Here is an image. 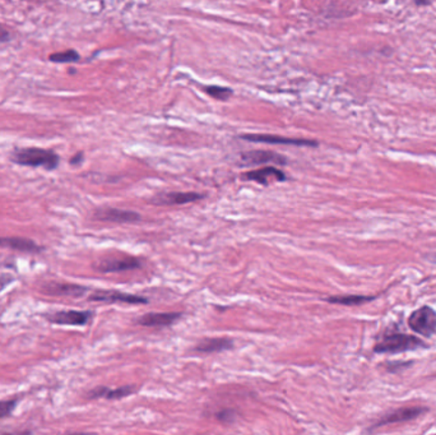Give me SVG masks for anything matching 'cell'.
Wrapping results in <instances>:
<instances>
[{
  "mask_svg": "<svg viewBox=\"0 0 436 435\" xmlns=\"http://www.w3.org/2000/svg\"><path fill=\"white\" fill-rule=\"evenodd\" d=\"M10 160L21 166L44 167L45 170H55L60 163V157L51 149L39 147L17 148Z\"/></svg>",
  "mask_w": 436,
  "mask_h": 435,
  "instance_id": "obj_1",
  "label": "cell"
},
{
  "mask_svg": "<svg viewBox=\"0 0 436 435\" xmlns=\"http://www.w3.org/2000/svg\"><path fill=\"white\" fill-rule=\"evenodd\" d=\"M426 349L420 338L406 333H388L374 347L377 353H399Z\"/></svg>",
  "mask_w": 436,
  "mask_h": 435,
  "instance_id": "obj_2",
  "label": "cell"
},
{
  "mask_svg": "<svg viewBox=\"0 0 436 435\" xmlns=\"http://www.w3.org/2000/svg\"><path fill=\"white\" fill-rule=\"evenodd\" d=\"M410 328L422 336H431L436 332V312L430 306L415 311L408 318Z\"/></svg>",
  "mask_w": 436,
  "mask_h": 435,
  "instance_id": "obj_3",
  "label": "cell"
},
{
  "mask_svg": "<svg viewBox=\"0 0 436 435\" xmlns=\"http://www.w3.org/2000/svg\"><path fill=\"white\" fill-rule=\"evenodd\" d=\"M50 323L61 326H86L92 318L93 312L91 311H61L45 315Z\"/></svg>",
  "mask_w": 436,
  "mask_h": 435,
  "instance_id": "obj_4",
  "label": "cell"
},
{
  "mask_svg": "<svg viewBox=\"0 0 436 435\" xmlns=\"http://www.w3.org/2000/svg\"><path fill=\"white\" fill-rule=\"evenodd\" d=\"M91 302L105 303H126V304H149V299L142 296L125 294L114 290H97L90 296Z\"/></svg>",
  "mask_w": 436,
  "mask_h": 435,
  "instance_id": "obj_5",
  "label": "cell"
},
{
  "mask_svg": "<svg viewBox=\"0 0 436 435\" xmlns=\"http://www.w3.org/2000/svg\"><path fill=\"white\" fill-rule=\"evenodd\" d=\"M243 140L254 142V143H268V145H286V146H300V147H316V140H298V138H286L280 136H268V134H244Z\"/></svg>",
  "mask_w": 436,
  "mask_h": 435,
  "instance_id": "obj_6",
  "label": "cell"
},
{
  "mask_svg": "<svg viewBox=\"0 0 436 435\" xmlns=\"http://www.w3.org/2000/svg\"><path fill=\"white\" fill-rule=\"evenodd\" d=\"M140 262L134 257H113L102 259L101 262L95 266V268L104 273H111V272L129 271L140 268Z\"/></svg>",
  "mask_w": 436,
  "mask_h": 435,
  "instance_id": "obj_7",
  "label": "cell"
},
{
  "mask_svg": "<svg viewBox=\"0 0 436 435\" xmlns=\"http://www.w3.org/2000/svg\"><path fill=\"white\" fill-rule=\"evenodd\" d=\"M425 407H401L397 410L389 412L387 415H384L381 419L379 420L377 424H374L372 429L377 427H384L388 424H397V423H406V421H411L421 416L422 414L426 412Z\"/></svg>",
  "mask_w": 436,
  "mask_h": 435,
  "instance_id": "obj_8",
  "label": "cell"
},
{
  "mask_svg": "<svg viewBox=\"0 0 436 435\" xmlns=\"http://www.w3.org/2000/svg\"><path fill=\"white\" fill-rule=\"evenodd\" d=\"M241 163L243 165H250V166L264 164L285 166L287 164V158L281 156L276 152H272V151H250V152H245L241 155Z\"/></svg>",
  "mask_w": 436,
  "mask_h": 435,
  "instance_id": "obj_9",
  "label": "cell"
},
{
  "mask_svg": "<svg viewBox=\"0 0 436 435\" xmlns=\"http://www.w3.org/2000/svg\"><path fill=\"white\" fill-rule=\"evenodd\" d=\"M95 217L101 221L117 222V223L135 222L140 219V214H137V212L119 210V208H110V207L99 208L95 212Z\"/></svg>",
  "mask_w": 436,
  "mask_h": 435,
  "instance_id": "obj_10",
  "label": "cell"
},
{
  "mask_svg": "<svg viewBox=\"0 0 436 435\" xmlns=\"http://www.w3.org/2000/svg\"><path fill=\"white\" fill-rule=\"evenodd\" d=\"M205 198L203 194L194 193V192H188V193H182V192H173V193H164V194H158L152 199V203L157 205H185V203H191Z\"/></svg>",
  "mask_w": 436,
  "mask_h": 435,
  "instance_id": "obj_11",
  "label": "cell"
},
{
  "mask_svg": "<svg viewBox=\"0 0 436 435\" xmlns=\"http://www.w3.org/2000/svg\"><path fill=\"white\" fill-rule=\"evenodd\" d=\"M243 179L245 181H258L262 185H268L272 181H285L287 178L283 172L274 166H265L259 170H253L243 174Z\"/></svg>",
  "mask_w": 436,
  "mask_h": 435,
  "instance_id": "obj_12",
  "label": "cell"
},
{
  "mask_svg": "<svg viewBox=\"0 0 436 435\" xmlns=\"http://www.w3.org/2000/svg\"><path fill=\"white\" fill-rule=\"evenodd\" d=\"M181 313H149L137 320L143 327H167L181 318Z\"/></svg>",
  "mask_w": 436,
  "mask_h": 435,
  "instance_id": "obj_13",
  "label": "cell"
},
{
  "mask_svg": "<svg viewBox=\"0 0 436 435\" xmlns=\"http://www.w3.org/2000/svg\"><path fill=\"white\" fill-rule=\"evenodd\" d=\"M0 247L8 248L13 250H18L22 253H32L37 254L41 253L42 247L36 244L31 239L18 238V237H9V238H0Z\"/></svg>",
  "mask_w": 436,
  "mask_h": 435,
  "instance_id": "obj_14",
  "label": "cell"
},
{
  "mask_svg": "<svg viewBox=\"0 0 436 435\" xmlns=\"http://www.w3.org/2000/svg\"><path fill=\"white\" fill-rule=\"evenodd\" d=\"M137 388L134 386H124L119 387L116 389H110L107 387H97L95 389H92L88 397L92 400H96V398H106V400H120L123 397H128V396H132L133 394H135Z\"/></svg>",
  "mask_w": 436,
  "mask_h": 435,
  "instance_id": "obj_15",
  "label": "cell"
},
{
  "mask_svg": "<svg viewBox=\"0 0 436 435\" xmlns=\"http://www.w3.org/2000/svg\"><path fill=\"white\" fill-rule=\"evenodd\" d=\"M234 342L229 338H206L196 346V350L198 353H221L225 350H230Z\"/></svg>",
  "mask_w": 436,
  "mask_h": 435,
  "instance_id": "obj_16",
  "label": "cell"
},
{
  "mask_svg": "<svg viewBox=\"0 0 436 435\" xmlns=\"http://www.w3.org/2000/svg\"><path fill=\"white\" fill-rule=\"evenodd\" d=\"M87 288H83L79 285H72V284H50L45 288V293L50 295L55 296H72V297H79L87 293Z\"/></svg>",
  "mask_w": 436,
  "mask_h": 435,
  "instance_id": "obj_17",
  "label": "cell"
},
{
  "mask_svg": "<svg viewBox=\"0 0 436 435\" xmlns=\"http://www.w3.org/2000/svg\"><path fill=\"white\" fill-rule=\"evenodd\" d=\"M375 296L365 295H338L330 296L325 299L330 304L347 305V306H354V305H361L374 300Z\"/></svg>",
  "mask_w": 436,
  "mask_h": 435,
  "instance_id": "obj_18",
  "label": "cell"
},
{
  "mask_svg": "<svg viewBox=\"0 0 436 435\" xmlns=\"http://www.w3.org/2000/svg\"><path fill=\"white\" fill-rule=\"evenodd\" d=\"M81 59V55L75 50H66V51H58L54 54H50L49 60L53 63H77Z\"/></svg>",
  "mask_w": 436,
  "mask_h": 435,
  "instance_id": "obj_19",
  "label": "cell"
},
{
  "mask_svg": "<svg viewBox=\"0 0 436 435\" xmlns=\"http://www.w3.org/2000/svg\"><path fill=\"white\" fill-rule=\"evenodd\" d=\"M206 92L209 96H212L214 99L221 100V101L229 99L232 95V91L230 89L221 87V86H208L206 87Z\"/></svg>",
  "mask_w": 436,
  "mask_h": 435,
  "instance_id": "obj_20",
  "label": "cell"
},
{
  "mask_svg": "<svg viewBox=\"0 0 436 435\" xmlns=\"http://www.w3.org/2000/svg\"><path fill=\"white\" fill-rule=\"evenodd\" d=\"M17 402H18L17 400L0 401V419H4V418L10 416L12 412L16 409Z\"/></svg>",
  "mask_w": 436,
  "mask_h": 435,
  "instance_id": "obj_21",
  "label": "cell"
},
{
  "mask_svg": "<svg viewBox=\"0 0 436 435\" xmlns=\"http://www.w3.org/2000/svg\"><path fill=\"white\" fill-rule=\"evenodd\" d=\"M236 418V412L232 410H223L217 412V419L221 420L222 423H231Z\"/></svg>",
  "mask_w": 436,
  "mask_h": 435,
  "instance_id": "obj_22",
  "label": "cell"
},
{
  "mask_svg": "<svg viewBox=\"0 0 436 435\" xmlns=\"http://www.w3.org/2000/svg\"><path fill=\"white\" fill-rule=\"evenodd\" d=\"M10 39V33L3 25H0V42L8 41Z\"/></svg>",
  "mask_w": 436,
  "mask_h": 435,
  "instance_id": "obj_23",
  "label": "cell"
},
{
  "mask_svg": "<svg viewBox=\"0 0 436 435\" xmlns=\"http://www.w3.org/2000/svg\"><path fill=\"white\" fill-rule=\"evenodd\" d=\"M0 435H32V432H30V430H22V432H9V433H1Z\"/></svg>",
  "mask_w": 436,
  "mask_h": 435,
  "instance_id": "obj_24",
  "label": "cell"
},
{
  "mask_svg": "<svg viewBox=\"0 0 436 435\" xmlns=\"http://www.w3.org/2000/svg\"><path fill=\"white\" fill-rule=\"evenodd\" d=\"M83 160V154L82 152H79V154H77L72 160H70V164L72 165H78L81 164V161Z\"/></svg>",
  "mask_w": 436,
  "mask_h": 435,
  "instance_id": "obj_25",
  "label": "cell"
},
{
  "mask_svg": "<svg viewBox=\"0 0 436 435\" xmlns=\"http://www.w3.org/2000/svg\"><path fill=\"white\" fill-rule=\"evenodd\" d=\"M63 435H97L96 433H66Z\"/></svg>",
  "mask_w": 436,
  "mask_h": 435,
  "instance_id": "obj_26",
  "label": "cell"
},
{
  "mask_svg": "<svg viewBox=\"0 0 436 435\" xmlns=\"http://www.w3.org/2000/svg\"><path fill=\"white\" fill-rule=\"evenodd\" d=\"M435 262H436V255H435Z\"/></svg>",
  "mask_w": 436,
  "mask_h": 435,
  "instance_id": "obj_27",
  "label": "cell"
}]
</instances>
